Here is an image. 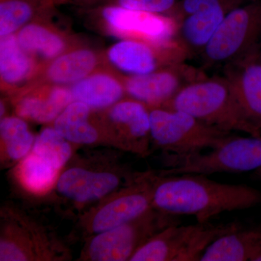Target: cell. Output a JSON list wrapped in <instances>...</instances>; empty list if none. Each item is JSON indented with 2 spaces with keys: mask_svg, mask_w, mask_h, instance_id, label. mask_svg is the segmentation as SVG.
I'll return each mask as SVG.
<instances>
[{
  "mask_svg": "<svg viewBox=\"0 0 261 261\" xmlns=\"http://www.w3.org/2000/svg\"><path fill=\"white\" fill-rule=\"evenodd\" d=\"M149 121L154 145L177 157L214 149L232 135L206 124L188 113L166 108L149 111Z\"/></svg>",
  "mask_w": 261,
  "mask_h": 261,
  "instance_id": "obj_4",
  "label": "cell"
},
{
  "mask_svg": "<svg viewBox=\"0 0 261 261\" xmlns=\"http://www.w3.org/2000/svg\"><path fill=\"white\" fill-rule=\"evenodd\" d=\"M57 171L58 170L32 152L20 164V179L31 191L43 192L54 183Z\"/></svg>",
  "mask_w": 261,
  "mask_h": 261,
  "instance_id": "obj_26",
  "label": "cell"
},
{
  "mask_svg": "<svg viewBox=\"0 0 261 261\" xmlns=\"http://www.w3.org/2000/svg\"><path fill=\"white\" fill-rule=\"evenodd\" d=\"M162 108L191 115L206 124L225 132H242L257 137L242 116L229 81L223 76H204L181 89Z\"/></svg>",
  "mask_w": 261,
  "mask_h": 261,
  "instance_id": "obj_2",
  "label": "cell"
},
{
  "mask_svg": "<svg viewBox=\"0 0 261 261\" xmlns=\"http://www.w3.org/2000/svg\"><path fill=\"white\" fill-rule=\"evenodd\" d=\"M261 44V0H250L230 10L200 53L207 66H227L256 53Z\"/></svg>",
  "mask_w": 261,
  "mask_h": 261,
  "instance_id": "obj_3",
  "label": "cell"
},
{
  "mask_svg": "<svg viewBox=\"0 0 261 261\" xmlns=\"http://www.w3.org/2000/svg\"><path fill=\"white\" fill-rule=\"evenodd\" d=\"M97 64V56L93 51L75 49L55 58L46 70V75L54 84H73L90 75Z\"/></svg>",
  "mask_w": 261,
  "mask_h": 261,
  "instance_id": "obj_18",
  "label": "cell"
},
{
  "mask_svg": "<svg viewBox=\"0 0 261 261\" xmlns=\"http://www.w3.org/2000/svg\"><path fill=\"white\" fill-rule=\"evenodd\" d=\"M68 142L55 128H44L34 141L32 152L58 171L71 156Z\"/></svg>",
  "mask_w": 261,
  "mask_h": 261,
  "instance_id": "obj_25",
  "label": "cell"
},
{
  "mask_svg": "<svg viewBox=\"0 0 261 261\" xmlns=\"http://www.w3.org/2000/svg\"><path fill=\"white\" fill-rule=\"evenodd\" d=\"M172 168L163 170L159 175L182 173L207 175L214 173H255L261 170V137L231 135L207 154L170 156Z\"/></svg>",
  "mask_w": 261,
  "mask_h": 261,
  "instance_id": "obj_6",
  "label": "cell"
},
{
  "mask_svg": "<svg viewBox=\"0 0 261 261\" xmlns=\"http://www.w3.org/2000/svg\"><path fill=\"white\" fill-rule=\"evenodd\" d=\"M70 92L74 100L89 108H105L116 104L123 97L124 86L107 73L89 75L72 85Z\"/></svg>",
  "mask_w": 261,
  "mask_h": 261,
  "instance_id": "obj_17",
  "label": "cell"
},
{
  "mask_svg": "<svg viewBox=\"0 0 261 261\" xmlns=\"http://www.w3.org/2000/svg\"><path fill=\"white\" fill-rule=\"evenodd\" d=\"M90 108L85 103L73 100L55 120V129L68 141L89 145L98 140L97 129L89 121Z\"/></svg>",
  "mask_w": 261,
  "mask_h": 261,
  "instance_id": "obj_20",
  "label": "cell"
},
{
  "mask_svg": "<svg viewBox=\"0 0 261 261\" xmlns=\"http://www.w3.org/2000/svg\"><path fill=\"white\" fill-rule=\"evenodd\" d=\"M0 135L5 152L15 161L27 155L35 141L27 123L19 117H6L2 119Z\"/></svg>",
  "mask_w": 261,
  "mask_h": 261,
  "instance_id": "obj_23",
  "label": "cell"
},
{
  "mask_svg": "<svg viewBox=\"0 0 261 261\" xmlns=\"http://www.w3.org/2000/svg\"><path fill=\"white\" fill-rule=\"evenodd\" d=\"M121 183L119 173L75 167L63 173L57 181V190L65 198L84 203L102 198Z\"/></svg>",
  "mask_w": 261,
  "mask_h": 261,
  "instance_id": "obj_13",
  "label": "cell"
},
{
  "mask_svg": "<svg viewBox=\"0 0 261 261\" xmlns=\"http://www.w3.org/2000/svg\"><path fill=\"white\" fill-rule=\"evenodd\" d=\"M5 113V106L3 104V102H1V112H0V115H1V117L3 116V115H4Z\"/></svg>",
  "mask_w": 261,
  "mask_h": 261,
  "instance_id": "obj_28",
  "label": "cell"
},
{
  "mask_svg": "<svg viewBox=\"0 0 261 261\" xmlns=\"http://www.w3.org/2000/svg\"><path fill=\"white\" fill-rule=\"evenodd\" d=\"M257 56H258V59L261 63V44L260 47L258 48V50H257Z\"/></svg>",
  "mask_w": 261,
  "mask_h": 261,
  "instance_id": "obj_29",
  "label": "cell"
},
{
  "mask_svg": "<svg viewBox=\"0 0 261 261\" xmlns=\"http://www.w3.org/2000/svg\"><path fill=\"white\" fill-rule=\"evenodd\" d=\"M149 178L154 208L174 216H193L199 223L211 221L224 213L245 210L261 204V192L256 189L220 183L205 175L149 172Z\"/></svg>",
  "mask_w": 261,
  "mask_h": 261,
  "instance_id": "obj_1",
  "label": "cell"
},
{
  "mask_svg": "<svg viewBox=\"0 0 261 261\" xmlns=\"http://www.w3.org/2000/svg\"><path fill=\"white\" fill-rule=\"evenodd\" d=\"M239 111L257 137H261V63L257 51L224 67Z\"/></svg>",
  "mask_w": 261,
  "mask_h": 261,
  "instance_id": "obj_12",
  "label": "cell"
},
{
  "mask_svg": "<svg viewBox=\"0 0 261 261\" xmlns=\"http://www.w3.org/2000/svg\"><path fill=\"white\" fill-rule=\"evenodd\" d=\"M47 0H1L0 36L13 35L32 18L36 10Z\"/></svg>",
  "mask_w": 261,
  "mask_h": 261,
  "instance_id": "obj_24",
  "label": "cell"
},
{
  "mask_svg": "<svg viewBox=\"0 0 261 261\" xmlns=\"http://www.w3.org/2000/svg\"><path fill=\"white\" fill-rule=\"evenodd\" d=\"M261 253V226H244L220 237L206 248L200 261H254Z\"/></svg>",
  "mask_w": 261,
  "mask_h": 261,
  "instance_id": "obj_16",
  "label": "cell"
},
{
  "mask_svg": "<svg viewBox=\"0 0 261 261\" xmlns=\"http://www.w3.org/2000/svg\"><path fill=\"white\" fill-rule=\"evenodd\" d=\"M154 208L149 172L128 185L114 200L99 207L92 217L91 230L99 233L126 224Z\"/></svg>",
  "mask_w": 261,
  "mask_h": 261,
  "instance_id": "obj_11",
  "label": "cell"
},
{
  "mask_svg": "<svg viewBox=\"0 0 261 261\" xmlns=\"http://www.w3.org/2000/svg\"><path fill=\"white\" fill-rule=\"evenodd\" d=\"M248 0H228L221 4L186 15L179 20L178 39L191 53H202L228 12Z\"/></svg>",
  "mask_w": 261,
  "mask_h": 261,
  "instance_id": "obj_14",
  "label": "cell"
},
{
  "mask_svg": "<svg viewBox=\"0 0 261 261\" xmlns=\"http://www.w3.org/2000/svg\"><path fill=\"white\" fill-rule=\"evenodd\" d=\"M102 18L116 35L164 45L178 39L179 21L173 16L108 5Z\"/></svg>",
  "mask_w": 261,
  "mask_h": 261,
  "instance_id": "obj_9",
  "label": "cell"
},
{
  "mask_svg": "<svg viewBox=\"0 0 261 261\" xmlns=\"http://www.w3.org/2000/svg\"><path fill=\"white\" fill-rule=\"evenodd\" d=\"M109 115L119 126L122 147L142 156L149 153V111L143 103L136 99L117 102Z\"/></svg>",
  "mask_w": 261,
  "mask_h": 261,
  "instance_id": "obj_15",
  "label": "cell"
},
{
  "mask_svg": "<svg viewBox=\"0 0 261 261\" xmlns=\"http://www.w3.org/2000/svg\"><path fill=\"white\" fill-rule=\"evenodd\" d=\"M238 221L168 226L144 244L130 261H197L216 239L241 227Z\"/></svg>",
  "mask_w": 261,
  "mask_h": 261,
  "instance_id": "obj_5",
  "label": "cell"
},
{
  "mask_svg": "<svg viewBox=\"0 0 261 261\" xmlns=\"http://www.w3.org/2000/svg\"><path fill=\"white\" fill-rule=\"evenodd\" d=\"M32 56L20 47L16 35L1 37L0 75L3 82L10 85L21 83L32 73Z\"/></svg>",
  "mask_w": 261,
  "mask_h": 261,
  "instance_id": "obj_21",
  "label": "cell"
},
{
  "mask_svg": "<svg viewBox=\"0 0 261 261\" xmlns=\"http://www.w3.org/2000/svg\"><path fill=\"white\" fill-rule=\"evenodd\" d=\"M17 40L31 56L55 59L64 51L65 44L61 36L39 24H28L18 31Z\"/></svg>",
  "mask_w": 261,
  "mask_h": 261,
  "instance_id": "obj_22",
  "label": "cell"
},
{
  "mask_svg": "<svg viewBox=\"0 0 261 261\" xmlns=\"http://www.w3.org/2000/svg\"><path fill=\"white\" fill-rule=\"evenodd\" d=\"M180 224L177 216L152 208L126 224L97 233L86 250L94 261L129 260L134 253L160 231Z\"/></svg>",
  "mask_w": 261,
  "mask_h": 261,
  "instance_id": "obj_7",
  "label": "cell"
},
{
  "mask_svg": "<svg viewBox=\"0 0 261 261\" xmlns=\"http://www.w3.org/2000/svg\"><path fill=\"white\" fill-rule=\"evenodd\" d=\"M190 53L176 39L164 45L124 39L116 43L108 51L109 61L118 69L132 75H143L184 63Z\"/></svg>",
  "mask_w": 261,
  "mask_h": 261,
  "instance_id": "obj_8",
  "label": "cell"
},
{
  "mask_svg": "<svg viewBox=\"0 0 261 261\" xmlns=\"http://www.w3.org/2000/svg\"><path fill=\"white\" fill-rule=\"evenodd\" d=\"M204 76L202 70L184 62L147 74L130 75L123 86L136 100L163 107L187 84Z\"/></svg>",
  "mask_w": 261,
  "mask_h": 261,
  "instance_id": "obj_10",
  "label": "cell"
},
{
  "mask_svg": "<svg viewBox=\"0 0 261 261\" xmlns=\"http://www.w3.org/2000/svg\"><path fill=\"white\" fill-rule=\"evenodd\" d=\"M181 0H111L112 5L127 9L140 10L174 17ZM175 18V17H174Z\"/></svg>",
  "mask_w": 261,
  "mask_h": 261,
  "instance_id": "obj_27",
  "label": "cell"
},
{
  "mask_svg": "<svg viewBox=\"0 0 261 261\" xmlns=\"http://www.w3.org/2000/svg\"><path fill=\"white\" fill-rule=\"evenodd\" d=\"M257 178H261V170L256 173Z\"/></svg>",
  "mask_w": 261,
  "mask_h": 261,
  "instance_id": "obj_31",
  "label": "cell"
},
{
  "mask_svg": "<svg viewBox=\"0 0 261 261\" xmlns=\"http://www.w3.org/2000/svg\"><path fill=\"white\" fill-rule=\"evenodd\" d=\"M73 100L70 89L57 86L45 97L29 95L23 98L17 106V113L20 118L47 123L56 120Z\"/></svg>",
  "mask_w": 261,
  "mask_h": 261,
  "instance_id": "obj_19",
  "label": "cell"
},
{
  "mask_svg": "<svg viewBox=\"0 0 261 261\" xmlns=\"http://www.w3.org/2000/svg\"><path fill=\"white\" fill-rule=\"evenodd\" d=\"M254 261H261V253L260 255H257L256 257H255V260Z\"/></svg>",
  "mask_w": 261,
  "mask_h": 261,
  "instance_id": "obj_30",
  "label": "cell"
}]
</instances>
